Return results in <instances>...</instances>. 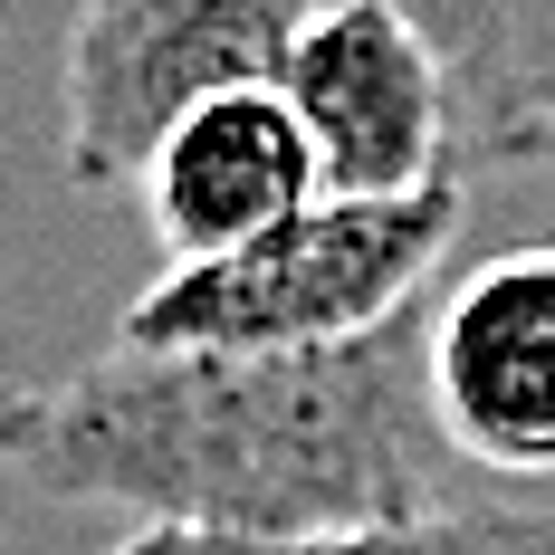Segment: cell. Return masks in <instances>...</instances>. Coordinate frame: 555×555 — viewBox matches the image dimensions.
Segmentation results:
<instances>
[{
    "label": "cell",
    "instance_id": "obj_1",
    "mask_svg": "<svg viewBox=\"0 0 555 555\" xmlns=\"http://www.w3.org/2000/svg\"><path fill=\"white\" fill-rule=\"evenodd\" d=\"M431 307L335 345L259 354H134L106 345L87 374L39 392L20 469L134 527L211 537H345L450 499L460 450L431 422L422 384Z\"/></svg>",
    "mask_w": 555,
    "mask_h": 555
},
{
    "label": "cell",
    "instance_id": "obj_2",
    "mask_svg": "<svg viewBox=\"0 0 555 555\" xmlns=\"http://www.w3.org/2000/svg\"><path fill=\"white\" fill-rule=\"evenodd\" d=\"M460 172L422 192H317L287 221L249 230L230 249L172 259L115 345L134 354H259V345H335L402 317L460 240Z\"/></svg>",
    "mask_w": 555,
    "mask_h": 555
},
{
    "label": "cell",
    "instance_id": "obj_3",
    "mask_svg": "<svg viewBox=\"0 0 555 555\" xmlns=\"http://www.w3.org/2000/svg\"><path fill=\"white\" fill-rule=\"evenodd\" d=\"M317 0H77L57 57V154L67 182L115 192L144 154L221 87H269Z\"/></svg>",
    "mask_w": 555,
    "mask_h": 555
},
{
    "label": "cell",
    "instance_id": "obj_4",
    "mask_svg": "<svg viewBox=\"0 0 555 555\" xmlns=\"http://www.w3.org/2000/svg\"><path fill=\"white\" fill-rule=\"evenodd\" d=\"M278 96L317 144V192H422L460 172L450 67L402 0H317L278 57Z\"/></svg>",
    "mask_w": 555,
    "mask_h": 555
},
{
    "label": "cell",
    "instance_id": "obj_5",
    "mask_svg": "<svg viewBox=\"0 0 555 555\" xmlns=\"http://www.w3.org/2000/svg\"><path fill=\"white\" fill-rule=\"evenodd\" d=\"M422 384L460 469L555 479V249H499L450 278L422 335Z\"/></svg>",
    "mask_w": 555,
    "mask_h": 555
},
{
    "label": "cell",
    "instance_id": "obj_6",
    "mask_svg": "<svg viewBox=\"0 0 555 555\" xmlns=\"http://www.w3.org/2000/svg\"><path fill=\"white\" fill-rule=\"evenodd\" d=\"M134 182H144L154 240L172 259H202V249H230L249 230L287 221L297 202H317V144L287 115L278 77L269 87H221L144 154Z\"/></svg>",
    "mask_w": 555,
    "mask_h": 555
},
{
    "label": "cell",
    "instance_id": "obj_7",
    "mask_svg": "<svg viewBox=\"0 0 555 555\" xmlns=\"http://www.w3.org/2000/svg\"><path fill=\"white\" fill-rule=\"evenodd\" d=\"M450 67L460 172L517 164V134L555 96V0H402Z\"/></svg>",
    "mask_w": 555,
    "mask_h": 555
},
{
    "label": "cell",
    "instance_id": "obj_8",
    "mask_svg": "<svg viewBox=\"0 0 555 555\" xmlns=\"http://www.w3.org/2000/svg\"><path fill=\"white\" fill-rule=\"evenodd\" d=\"M115 555H555V517L489 499H441L392 527H345V537H211V527H125Z\"/></svg>",
    "mask_w": 555,
    "mask_h": 555
},
{
    "label": "cell",
    "instance_id": "obj_9",
    "mask_svg": "<svg viewBox=\"0 0 555 555\" xmlns=\"http://www.w3.org/2000/svg\"><path fill=\"white\" fill-rule=\"evenodd\" d=\"M29 431H39V392H29V384H0V460H20Z\"/></svg>",
    "mask_w": 555,
    "mask_h": 555
},
{
    "label": "cell",
    "instance_id": "obj_10",
    "mask_svg": "<svg viewBox=\"0 0 555 555\" xmlns=\"http://www.w3.org/2000/svg\"><path fill=\"white\" fill-rule=\"evenodd\" d=\"M517 164H555V96L537 106V125L517 134Z\"/></svg>",
    "mask_w": 555,
    "mask_h": 555
}]
</instances>
